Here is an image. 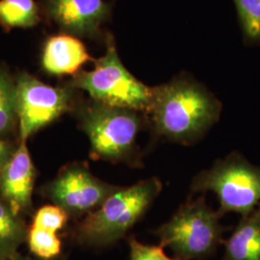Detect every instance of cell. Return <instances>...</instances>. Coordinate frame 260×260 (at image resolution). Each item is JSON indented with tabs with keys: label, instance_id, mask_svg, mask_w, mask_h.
Returning <instances> with one entry per match:
<instances>
[{
	"label": "cell",
	"instance_id": "cell-8",
	"mask_svg": "<svg viewBox=\"0 0 260 260\" xmlns=\"http://www.w3.org/2000/svg\"><path fill=\"white\" fill-rule=\"evenodd\" d=\"M118 189L94 177L86 165L74 164L58 175L48 193L54 205L69 216H80L99 208Z\"/></svg>",
	"mask_w": 260,
	"mask_h": 260
},
{
	"label": "cell",
	"instance_id": "cell-21",
	"mask_svg": "<svg viewBox=\"0 0 260 260\" xmlns=\"http://www.w3.org/2000/svg\"><path fill=\"white\" fill-rule=\"evenodd\" d=\"M51 260H65V259H61V258H59V257H57V258H54V259Z\"/></svg>",
	"mask_w": 260,
	"mask_h": 260
},
{
	"label": "cell",
	"instance_id": "cell-12",
	"mask_svg": "<svg viewBox=\"0 0 260 260\" xmlns=\"http://www.w3.org/2000/svg\"><path fill=\"white\" fill-rule=\"evenodd\" d=\"M224 245L223 260H260V205L242 218Z\"/></svg>",
	"mask_w": 260,
	"mask_h": 260
},
{
	"label": "cell",
	"instance_id": "cell-3",
	"mask_svg": "<svg viewBox=\"0 0 260 260\" xmlns=\"http://www.w3.org/2000/svg\"><path fill=\"white\" fill-rule=\"evenodd\" d=\"M74 86L89 93L95 103L146 114L152 100V88L124 67L112 43H108L105 54L94 60L92 71L75 75Z\"/></svg>",
	"mask_w": 260,
	"mask_h": 260
},
{
	"label": "cell",
	"instance_id": "cell-20",
	"mask_svg": "<svg viewBox=\"0 0 260 260\" xmlns=\"http://www.w3.org/2000/svg\"><path fill=\"white\" fill-rule=\"evenodd\" d=\"M0 260H29L27 257L21 255L19 252L14 254V255H9V256H0Z\"/></svg>",
	"mask_w": 260,
	"mask_h": 260
},
{
	"label": "cell",
	"instance_id": "cell-14",
	"mask_svg": "<svg viewBox=\"0 0 260 260\" xmlns=\"http://www.w3.org/2000/svg\"><path fill=\"white\" fill-rule=\"evenodd\" d=\"M28 230L20 214L0 200V256L19 252V247L27 240Z\"/></svg>",
	"mask_w": 260,
	"mask_h": 260
},
{
	"label": "cell",
	"instance_id": "cell-19",
	"mask_svg": "<svg viewBox=\"0 0 260 260\" xmlns=\"http://www.w3.org/2000/svg\"><path fill=\"white\" fill-rule=\"evenodd\" d=\"M14 151H12L9 144L0 140V172L9 161Z\"/></svg>",
	"mask_w": 260,
	"mask_h": 260
},
{
	"label": "cell",
	"instance_id": "cell-4",
	"mask_svg": "<svg viewBox=\"0 0 260 260\" xmlns=\"http://www.w3.org/2000/svg\"><path fill=\"white\" fill-rule=\"evenodd\" d=\"M222 217L205 203V198L187 202L155 234L162 248L169 247L179 260L202 259L212 254L222 243Z\"/></svg>",
	"mask_w": 260,
	"mask_h": 260
},
{
	"label": "cell",
	"instance_id": "cell-10",
	"mask_svg": "<svg viewBox=\"0 0 260 260\" xmlns=\"http://www.w3.org/2000/svg\"><path fill=\"white\" fill-rule=\"evenodd\" d=\"M48 7L57 23L77 35L93 34L108 11L104 0H49Z\"/></svg>",
	"mask_w": 260,
	"mask_h": 260
},
{
	"label": "cell",
	"instance_id": "cell-11",
	"mask_svg": "<svg viewBox=\"0 0 260 260\" xmlns=\"http://www.w3.org/2000/svg\"><path fill=\"white\" fill-rule=\"evenodd\" d=\"M92 60L83 43L72 35L60 34L49 38L45 45L42 64L50 75H76Z\"/></svg>",
	"mask_w": 260,
	"mask_h": 260
},
{
	"label": "cell",
	"instance_id": "cell-17",
	"mask_svg": "<svg viewBox=\"0 0 260 260\" xmlns=\"http://www.w3.org/2000/svg\"><path fill=\"white\" fill-rule=\"evenodd\" d=\"M245 35L260 41V0H233Z\"/></svg>",
	"mask_w": 260,
	"mask_h": 260
},
{
	"label": "cell",
	"instance_id": "cell-1",
	"mask_svg": "<svg viewBox=\"0 0 260 260\" xmlns=\"http://www.w3.org/2000/svg\"><path fill=\"white\" fill-rule=\"evenodd\" d=\"M221 104L201 85L176 79L152 88L148 115L154 132L170 141L194 143L218 121Z\"/></svg>",
	"mask_w": 260,
	"mask_h": 260
},
{
	"label": "cell",
	"instance_id": "cell-6",
	"mask_svg": "<svg viewBox=\"0 0 260 260\" xmlns=\"http://www.w3.org/2000/svg\"><path fill=\"white\" fill-rule=\"evenodd\" d=\"M191 189L193 192H215L221 216L236 212L245 217L259 205L260 168L252 166L239 154H232L200 173Z\"/></svg>",
	"mask_w": 260,
	"mask_h": 260
},
{
	"label": "cell",
	"instance_id": "cell-9",
	"mask_svg": "<svg viewBox=\"0 0 260 260\" xmlns=\"http://www.w3.org/2000/svg\"><path fill=\"white\" fill-rule=\"evenodd\" d=\"M35 181V168L25 141H20L9 161L0 172L1 200L18 213L31 206Z\"/></svg>",
	"mask_w": 260,
	"mask_h": 260
},
{
	"label": "cell",
	"instance_id": "cell-16",
	"mask_svg": "<svg viewBox=\"0 0 260 260\" xmlns=\"http://www.w3.org/2000/svg\"><path fill=\"white\" fill-rule=\"evenodd\" d=\"M16 120V84L0 71V135L7 134Z\"/></svg>",
	"mask_w": 260,
	"mask_h": 260
},
{
	"label": "cell",
	"instance_id": "cell-7",
	"mask_svg": "<svg viewBox=\"0 0 260 260\" xmlns=\"http://www.w3.org/2000/svg\"><path fill=\"white\" fill-rule=\"evenodd\" d=\"M73 95L65 88L52 87L22 74L16 82V111L20 141L57 120L72 106Z\"/></svg>",
	"mask_w": 260,
	"mask_h": 260
},
{
	"label": "cell",
	"instance_id": "cell-15",
	"mask_svg": "<svg viewBox=\"0 0 260 260\" xmlns=\"http://www.w3.org/2000/svg\"><path fill=\"white\" fill-rule=\"evenodd\" d=\"M39 21L34 0H1L0 22L7 28L31 27Z\"/></svg>",
	"mask_w": 260,
	"mask_h": 260
},
{
	"label": "cell",
	"instance_id": "cell-13",
	"mask_svg": "<svg viewBox=\"0 0 260 260\" xmlns=\"http://www.w3.org/2000/svg\"><path fill=\"white\" fill-rule=\"evenodd\" d=\"M61 230H63L62 225L55 221L36 215L28 230L26 241L30 251L43 260L59 257L62 251V242L57 233Z\"/></svg>",
	"mask_w": 260,
	"mask_h": 260
},
{
	"label": "cell",
	"instance_id": "cell-18",
	"mask_svg": "<svg viewBox=\"0 0 260 260\" xmlns=\"http://www.w3.org/2000/svg\"><path fill=\"white\" fill-rule=\"evenodd\" d=\"M130 260H179L171 258L161 246L144 245L134 237H130Z\"/></svg>",
	"mask_w": 260,
	"mask_h": 260
},
{
	"label": "cell",
	"instance_id": "cell-2",
	"mask_svg": "<svg viewBox=\"0 0 260 260\" xmlns=\"http://www.w3.org/2000/svg\"><path fill=\"white\" fill-rule=\"evenodd\" d=\"M161 189L155 177L119 187L99 208L84 217L76 230L77 240L93 247L119 241L147 212Z\"/></svg>",
	"mask_w": 260,
	"mask_h": 260
},
{
	"label": "cell",
	"instance_id": "cell-5",
	"mask_svg": "<svg viewBox=\"0 0 260 260\" xmlns=\"http://www.w3.org/2000/svg\"><path fill=\"white\" fill-rule=\"evenodd\" d=\"M140 112L93 102L81 115V127L91 144L92 157L133 163L137 136L142 127Z\"/></svg>",
	"mask_w": 260,
	"mask_h": 260
}]
</instances>
